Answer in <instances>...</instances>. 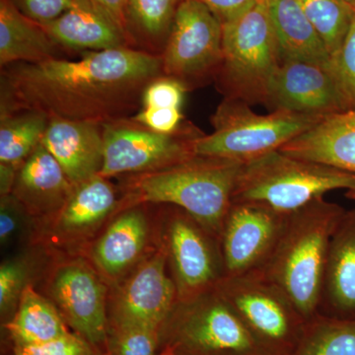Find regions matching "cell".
<instances>
[{
  "label": "cell",
  "instance_id": "cell-1",
  "mask_svg": "<svg viewBox=\"0 0 355 355\" xmlns=\"http://www.w3.org/2000/svg\"><path fill=\"white\" fill-rule=\"evenodd\" d=\"M1 111H30L49 120L104 125L132 118L147 86L164 76L161 55L133 48L87 51L1 69Z\"/></svg>",
  "mask_w": 355,
  "mask_h": 355
},
{
  "label": "cell",
  "instance_id": "cell-2",
  "mask_svg": "<svg viewBox=\"0 0 355 355\" xmlns=\"http://www.w3.org/2000/svg\"><path fill=\"white\" fill-rule=\"evenodd\" d=\"M345 211L320 198L293 212L259 270L291 299L306 322L320 314L331 240Z\"/></svg>",
  "mask_w": 355,
  "mask_h": 355
},
{
  "label": "cell",
  "instance_id": "cell-3",
  "mask_svg": "<svg viewBox=\"0 0 355 355\" xmlns=\"http://www.w3.org/2000/svg\"><path fill=\"white\" fill-rule=\"evenodd\" d=\"M242 166L237 161L195 155L140 175L133 182L132 197L180 207L219 239Z\"/></svg>",
  "mask_w": 355,
  "mask_h": 355
},
{
  "label": "cell",
  "instance_id": "cell-4",
  "mask_svg": "<svg viewBox=\"0 0 355 355\" xmlns=\"http://www.w3.org/2000/svg\"><path fill=\"white\" fill-rule=\"evenodd\" d=\"M222 31L217 88L228 99L268 106L270 83L282 60L265 0L223 23Z\"/></svg>",
  "mask_w": 355,
  "mask_h": 355
},
{
  "label": "cell",
  "instance_id": "cell-5",
  "mask_svg": "<svg viewBox=\"0 0 355 355\" xmlns=\"http://www.w3.org/2000/svg\"><path fill=\"white\" fill-rule=\"evenodd\" d=\"M335 190H355V175L277 150L243 164L233 202L259 203L291 216Z\"/></svg>",
  "mask_w": 355,
  "mask_h": 355
},
{
  "label": "cell",
  "instance_id": "cell-6",
  "mask_svg": "<svg viewBox=\"0 0 355 355\" xmlns=\"http://www.w3.org/2000/svg\"><path fill=\"white\" fill-rule=\"evenodd\" d=\"M322 118L284 110L257 114L246 102L224 98L211 116L214 132L198 137L193 153L244 164L279 150Z\"/></svg>",
  "mask_w": 355,
  "mask_h": 355
},
{
  "label": "cell",
  "instance_id": "cell-7",
  "mask_svg": "<svg viewBox=\"0 0 355 355\" xmlns=\"http://www.w3.org/2000/svg\"><path fill=\"white\" fill-rule=\"evenodd\" d=\"M216 289L263 349L277 355L293 354L307 322L273 282L256 270L223 277Z\"/></svg>",
  "mask_w": 355,
  "mask_h": 355
},
{
  "label": "cell",
  "instance_id": "cell-8",
  "mask_svg": "<svg viewBox=\"0 0 355 355\" xmlns=\"http://www.w3.org/2000/svg\"><path fill=\"white\" fill-rule=\"evenodd\" d=\"M174 310L173 345L189 354L250 355L266 352L216 288L179 300Z\"/></svg>",
  "mask_w": 355,
  "mask_h": 355
},
{
  "label": "cell",
  "instance_id": "cell-9",
  "mask_svg": "<svg viewBox=\"0 0 355 355\" xmlns=\"http://www.w3.org/2000/svg\"><path fill=\"white\" fill-rule=\"evenodd\" d=\"M222 23L200 0H180L161 55L163 74L186 88L214 79L222 60Z\"/></svg>",
  "mask_w": 355,
  "mask_h": 355
},
{
  "label": "cell",
  "instance_id": "cell-10",
  "mask_svg": "<svg viewBox=\"0 0 355 355\" xmlns=\"http://www.w3.org/2000/svg\"><path fill=\"white\" fill-rule=\"evenodd\" d=\"M202 135L193 125L163 135L132 118L104 123V161L100 175L108 178L170 167L195 156L193 142Z\"/></svg>",
  "mask_w": 355,
  "mask_h": 355
},
{
  "label": "cell",
  "instance_id": "cell-11",
  "mask_svg": "<svg viewBox=\"0 0 355 355\" xmlns=\"http://www.w3.org/2000/svg\"><path fill=\"white\" fill-rule=\"evenodd\" d=\"M166 237L179 300L216 288L225 277L218 238L188 212L177 207Z\"/></svg>",
  "mask_w": 355,
  "mask_h": 355
},
{
  "label": "cell",
  "instance_id": "cell-12",
  "mask_svg": "<svg viewBox=\"0 0 355 355\" xmlns=\"http://www.w3.org/2000/svg\"><path fill=\"white\" fill-rule=\"evenodd\" d=\"M288 218L254 202H232L219 244L225 277L260 270L277 247Z\"/></svg>",
  "mask_w": 355,
  "mask_h": 355
},
{
  "label": "cell",
  "instance_id": "cell-13",
  "mask_svg": "<svg viewBox=\"0 0 355 355\" xmlns=\"http://www.w3.org/2000/svg\"><path fill=\"white\" fill-rule=\"evenodd\" d=\"M270 109L324 116L347 111L330 62L284 60L268 92Z\"/></svg>",
  "mask_w": 355,
  "mask_h": 355
},
{
  "label": "cell",
  "instance_id": "cell-14",
  "mask_svg": "<svg viewBox=\"0 0 355 355\" xmlns=\"http://www.w3.org/2000/svg\"><path fill=\"white\" fill-rule=\"evenodd\" d=\"M168 254L158 252L121 291L116 306V324H139L158 329L177 304L176 284L168 275Z\"/></svg>",
  "mask_w": 355,
  "mask_h": 355
},
{
  "label": "cell",
  "instance_id": "cell-15",
  "mask_svg": "<svg viewBox=\"0 0 355 355\" xmlns=\"http://www.w3.org/2000/svg\"><path fill=\"white\" fill-rule=\"evenodd\" d=\"M51 294L72 328L88 342L102 343L106 338L105 289L87 266L70 263L53 277Z\"/></svg>",
  "mask_w": 355,
  "mask_h": 355
},
{
  "label": "cell",
  "instance_id": "cell-16",
  "mask_svg": "<svg viewBox=\"0 0 355 355\" xmlns=\"http://www.w3.org/2000/svg\"><path fill=\"white\" fill-rule=\"evenodd\" d=\"M42 144L55 158L74 187L101 172L104 161L101 123L50 120Z\"/></svg>",
  "mask_w": 355,
  "mask_h": 355
},
{
  "label": "cell",
  "instance_id": "cell-17",
  "mask_svg": "<svg viewBox=\"0 0 355 355\" xmlns=\"http://www.w3.org/2000/svg\"><path fill=\"white\" fill-rule=\"evenodd\" d=\"M279 151L355 175V108L323 116Z\"/></svg>",
  "mask_w": 355,
  "mask_h": 355
},
{
  "label": "cell",
  "instance_id": "cell-18",
  "mask_svg": "<svg viewBox=\"0 0 355 355\" xmlns=\"http://www.w3.org/2000/svg\"><path fill=\"white\" fill-rule=\"evenodd\" d=\"M320 314L355 320V209L345 210L331 237Z\"/></svg>",
  "mask_w": 355,
  "mask_h": 355
},
{
  "label": "cell",
  "instance_id": "cell-19",
  "mask_svg": "<svg viewBox=\"0 0 355 355\" xmlns=\"http://www.w3.org/2000/svg\"><path fill=\"white\" fill-rule=\"evenodd\" d=\"M55 44L74 51L132 48V40L90 0H76L57 19L42 25Z\"/></svg>",
  "mask_w": 355,
  "mask_h": 355
},
{
  "label": "cell",
  "instance_id": "cell-20",
  "mask_svg": "<svg viewBox=\"0 0 355 355\" xmlns=\"http://www.w3.org/2000/svg\"><path fill=\"white\" fill-rule=\"evenodd\" d=\"M74 186L55 158L40 144L16 174L12 193L19 202L33 209H62Z\"/></svg>",
  "mask_w": 355,
  "mask_h": 355
},
{
  "label": "cell",
  "instance_id": "cell-21",
  "mask_svg": "<svg viewBox=\"0 0 355 355\" xmlns=\"http://www.w3.org/2000/svg\"><path fill=\"white\" fill-rule=\"evenodd\" d=\"M58 44L43 26L24 15L11 0H0V65L38 64L55 57Z\"/></svg>",
  "mask_w": 355,
  "mask_h": 355
},
{
  "label": "cell",
  "instance_id": "cell-22",
  "mask_svg": "<svg viewBox=\"0 0 355 355\" xmlns=\"http://www.w3.org/2000/svg\"><path fill=\"white\" fill-rule=\"evenodd\" d=\"M284 60L328 64L331 55L299 0H265Z\"/></svg>",
  "mask_w": 355,
  "mask_h": 355
},
{
  "label": "cell",
  "instance_id": "cell-23",
  "mask_svg": "<svg viewBox=\"0 0 355 355\" xmlns=\"http://www.w3.org/2000/svg\"><path fill=\"white\" fill-rule=\"evenodd\" d=\"M114 188L101 175L74 187L60 209L58 229L64 234H83L104 220L116 207Z\"/></svg>",
  "mask_w": 355,
  "mask_h": 355
},
{
  "label": "cell",
  "instance_id": "cell-24",
  "mask_svg": "<svg viewBox=\"0 0 355 355\" xmlns=\"http://www.w3.org/2000/svg\"><path fill=\"white\" fill-rule=\"evenodd\" d=\"M146 239V218L139 211H128L116 218L96 244V263L107 275H119L137 261Z\"/></svg>",
  "mask_w": 355,
  "mask_h": 355
},
{
  "label": "cell",
  "instance_id": "cell-25",
  "mask_svg": "<svg viewBox=\"0 0 355 355\" xmlns=\"http://www.w3.org/2000/svg\"><path fill=\"white\" fill-rule=\"evenodd\" d=\"M6 327L16 345H38L69 334L55 308L30 286L21 292L19 308Z\"/></svg>",
  "mask_w": 355,
  "mask_h": 355
},
{
  "label": "cell",
  "instance_id": "cell-26",
  "mask_svg": "<svg viewBox=\"0 0 355 355\" xmlns=\"http://www.w3.org/2000/svg\"><path fill=\"white\" fill-rule=\"evenodd\" d=\"M0 164L19 167L42 140L50 120L30 111L0 112Z\"/></svg>",
  "mask_w": 355,
  "mask_h": 355
},
{
  "label": "cell",
  "instance_id": "cell-27",
  "mask_svg": "<svg viewBox=\"0 0 355 355\" xmlns=\"http://www.w3.org/2000/svg\"><path fill=\"white\" fill-rule=\"evenodd\" d=\"M292 355H355V320L317 315Z\"/></svg>",
  "mask_w": 355,
  "mask_h": 355
},
{
  "label": "cell",
  "instance_id": "cell-28",
  "mask_svg": "<svg viewBox=\"0 0 355 355\" xmlns=\"http://www.w3.org/2000/svg\"><path fill=\"white\" fill-rule=\"evenodd\" d=\"M330 55L340 50L355 17V11L342 0H299Z\"/></svg>",
  "mask_w": 355,
  "mask_h": 355
},
{
  "label": "cell",
  "instance_id": "cell-29",
  "mask_svg": "<svg viewBox=\"0 0 355 355\" xmlns=\"http://www.w3.org/2000/svg\"><path fill=\"white\" fill-rule=\"evenodd\" d=\"M330 67L347 110L355 108V17L340 50L331 55Z\"/></svg>",
  "mask_w": 355,
  "mask_h": 355
},
{
  "label": "cell",
  "instance_id": "cell-30",
  "mask_svg": "<svg viewBox=\"0 0 355 355\" xmlns=\"http://www.w3.org/2000/svg\"><path fill=\"white\" fill-rule=\"evenodd\" d=\"M177 0H130V12L146 34L159 36L171 27Z\"/></svg>",
  "mask_w": 355,
  "mask_h": 355
},
{
  "label": "cell",
  "instance_id": "cell-31",
  "mask_svg": "<svg viewBox=\"0 0 355 355\" xmlns=\"http://www.w3.org/2000/svg\"><path fill=\"white\" fill-rule=\"evenodd\" d=\"M158 329L139 324H116L113 338L114 355H154Z\"/></svg>",
  "mask_w": 355,
  "mask_h": 355
},
{
  "label": "cell",
  "instance_id": "cell-32",
  "mask_svg": "<svg viewBox=\"0 0 355 355\" xmlns=\"http://www.w3.org/2000/svg\"><path fill=\"white\" fill-rule=\"evenodd\" d=\"M187 90L186 86L175 79L159 77L144 90L141 108L181 109Z\"/></svg>",
  "mask_w": 355,
  "mask_h": 355
},
{
  "label": "cell",
  "instance_id": "cell-33",
  "mask_svg": "<svg viewBox=\"0 0 355 355\" xmlns=\"http://www.w3.org/2000/svg\"><path fill=\"white\" fill-rule=\"evenodd\" d=\"M14 355H92L87 343L69 334L38 345H16Z\"/></svg>",
  "mask_w": 355,
  "mask_h": 355
},
{
  "label": "cell",
  "instance_id": "cell-34",
  "mask_svg": "<svg viewBox=\"0 0 355 355\" xmlns=\"http://www.w3.org/2000/svg\"><path fill=\"white\" fill-rule=\"evenodd\" d=\"M74 1L76 0H11L21 12L41 25L57 19L73 6Z\"/></svg>",
  "mask_w": 355,
  "mask_h": 355
},
{
  "label": "cell",
  "instance_id": "cell-35",
  "mask_svg": "<svg viewBox=\"0 0 355 355\" xmlns=\"http://www.w3.org/2000/svg\"><path fill=\"white\" fill-rule=\"evenodd\" d=\"M132 119L154 132L163 135H173L184 125V116L181 109L141 108Z\"/></svg>",
  "mask_w": 355,
  "mask_h": 355
},
{
  "label": "cell",
  "instance_id": "cell-36",
  "mask_svg": "<svg viewBox=\"0 0 355 355\" xmlns=\"http://www.w3.org/2000/svg\"><path fill=\"white\" fill-rule=\"evenodd\" d=\"M25 279V266L17 261L6 263L0 268V308L2 312L15 302L22 292Z\"/></svg>",
  "mask_w": 355,
  "mask_h": 355
},
{
  "label": "cell",
  "instance_id": "cell-37",
  "mask_svg": "<svg viewBox=\"0 0 355 355\" xmlns=\"http://www.w3.org/2000/svg\"><path fill=\"white\" fill-rule=\"evenodd\" d=\"M19 200L14 196H3L0 209V241L2 246L12 240L20 221Z\"/></svg>",
  "mask_w": 355,
  "mask_h": 355
},
{
  "label": "cell",
  "instance_id": "cell-38",
  "mask_svg": "<svg viewBox=\"0 0 355 355\" xmlns=\"http://www.w3.org/2000/svg\"><path fill=\"white\" fill-rule=\"evenodd\" d=\"M209 7L222 24L234 20L249 11L258 0H200Z\"/></svg>",
  "mask_w": 355,
  "mask_h": 355
},
{
  "label": "cell",
  "instance_id": "cell-39",
  "mask_svg": "<svg viewBox=\"0 0 355 355\" xmlns=\"http://www.w3.org/2000/svg\"><path fill=\"white\" fill-rule=\"evenodd\" d=\"M94 6L99 7L105 13L108 14L119 25V27L127 34L130 39V32L128 31V17L130 13V0H90ZM132 40V39H130Z\"/></svg>",
  "mask_w": 355,
  "mask_h": 355
},
{
  "label": "cell",
  "instance_id": "cell-40",
  "mask_svg": "<svg viewBox=\"0 0 355 355\" xmlns=\"http://www.w3.org/2000/svg\"><path fill=\"white\" fill-rule=\"evenodd\" d=\"M19 167L16 166L0 164V176H1V197L10 195L12 193L14 183H15L16 174Z\"/></svg>",
  "mask_w": 355,
  "mask_h": 355
},
{
  "label": "cell",
  "instance_id": "cell-41",
  "mask_svg": "<svg viewBox=\"0 0 355 355\" xmlns=\"http://www.w3.org/2000/svg\"><path fill=\"white\" fill-rule=\"evenodd\" d=\"M165 355H193L191 354H189V352H184V350L179 349V347H173L171 349L168 350L167 354Z\"/></svg>",
  "mask_w": 355,
  "mask_h": 355
},
{
  "label": "cell",
  "instance_id": "cell-42",
  "mask_svg": "<svg viewBox=\"0 0 355 355\" xmlns=\"http://www.w3.org/2000/svg\"><path fill=\"white\" fill-rule=\"evenodd\" d=\"M345 197L349 198V200H355V190L347 191V193H345Z\"/></svg>",
  "mask_w": 355,
  "mask_h": 355
},
{
  "label": "cell",
  "instance_id": "cell-43",
  "mask_svg": "<svg viewBox=\"0 0 355 355\" xmlns=\"http://www.w3.org/2000/svg\"><path fill=\"white\" fill-rule=\"evenodd\" d=\"M342 1L352 7V8L355 11V0H342Z\"/></svg>",
  "mask_w": 355,
  "mask_h": 355
},
{
  "label": "cell",
  "instance_id": "cell-44",
  "mask_svg": "<svg viewBox=\"0 0 355 355\" xmlns=\"http://www.w3.org/2000/svg\"><path fill=\"white\" fill-rule=\"evenodd\" d=\"M250 355H277V354H270V352H257V354H250Z\"/></svg>",
  "mask_w": 355,
  "mask_h": 355
}]
</instances>
